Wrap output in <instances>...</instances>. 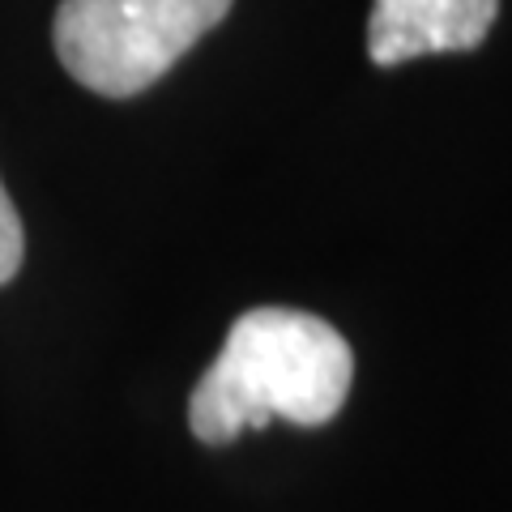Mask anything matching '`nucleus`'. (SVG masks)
Returning <instances> with one entry per match:
<instances>
[{
    "instance_id": "obj_4",
    "label": "nucleus",
    "mask_w": 512,
    "mask_h": 512,
    "mask_svg": "<svg viewBox=\"0 0 512 512\" xmlns=\"http://www.w3.org/2000/svg\"><path fill=\"white\" fill-rule=\"evenodd\" d=\"M22 256H26V235H22V218L13 210L5 184H0V286L18 278L22 269Z\"/></svg>"
},
{
    "instance_id": "obj_1",
    "label": "nucleus",
    "mask_w": 512,
    "mask_h": 512,
    "mask_svg": "<svg viewBox=\"0 0 512 512\" xmlns=\"http://www.w3.org/2000/svg\"><path fill=\"white\" fill-rule=\"evenodd\" d=\"M350 380L355 355L329 320L299 308H252L192 389L188 427L201 444H231L239 431H261L274 419L325 427L346 406Z\"/></svg>"
},
{
    "instance_id": "obj_2",
    "label": "nucleus",
    "mask_w": 512,
    "mask_h": 512,
    "mask_svg": "<svg viewBox=\"0 0 512 512\" xmlns=\"http://www.w3.org/2000/svg\"><path fill=\"white\" fill-rule=\"evenodd\" d=\"M231 13V0H60L52 43L77 86L133 99Z\"/></svg>"
},
{
    "instance_id": "obj_3",
    "label": "nucleus",
    "mask_w": 512,
    "mask_h": 512,
    "mask_svg": "<svg viewBox=\"0 0 512 512\" xmlns=\"http://www.w3.org/2000/svg\"><path fill=\"white\" fill-rule=\"evenodd\" d=\"M500 18V0H376L367 18V56L393 69L410 56L474 52Z\"/></svg>"
}]
</instances>
